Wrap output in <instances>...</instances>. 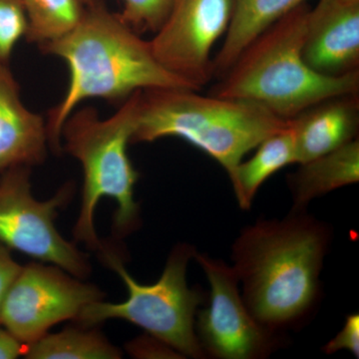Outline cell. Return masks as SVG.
I'll return each mask as SVG.
<instances>
[{
    "label": "cell",
    "mask_w": 359,
    "mask_h": 359,
    "mask_svg": "<svg viewBox=\"0 0 359 359\" xmlns=\"http://www.w3.org/2000/svg\"><path fill=\"white\" fill-rule=\"evenodd\" d=\"M290 123L294 135L297 164L327 154L358 139V93L321 101Z\"/></svg>",
    "instance_id": "obj_13"
},
{
    "label": "cell",
    "mask_w": 359,
    "mask_h": 359,
    "mask_svg": "<svg viewBox=\"0 0 359 359\" xmlns=\"http://www.w3.org/2000/svg\"><path fill=\"white\" fill-rule=\"evenodd\" d=\"M20 269L21 266L14 259L11 250L0 244V311L7 290Z\"/></svg>",
    "instance_id": "obj_23"
},
{
    "label": "cell",
    "mask_w": 359,
    "mask_h": 359,
    "mask_svg": "<svg viewBox=\"0 0 359 359\" xmlns=\"http://www.w3.org/2000/svg\"><path fill=\"white\" fill-rule=\"evenodd\" d=\"M302 56L327 76L359 71V0H318L309 11Z\"/></svg>",
    "instance_id": "obj_11"
},
{
    "label": "cell",
    "mask_w": 359,
    "mask_h": 359,
    "mask_svg": "<svg viewBox=\"0 0 359 359\" xmlns=\"http://www.w3.org/2000/svg\"><path fill=\"white\" fill-rule=\"evenodd\" d=\"M25 346L0 327V359H15L23 356Z\"/></svg>",
    "instance_id": "obj_24"
},
{
    "label": "cell",
    "mask_w": 359,
    "mask_h": 359,
    "mask_svg": "<svg viewBox=\"0 0 359 359\" xmlns=\"http://www.w3.org/2000/svg\"><path fill=\"white\" fill-rule=\"evenodd\" d=\"M126 349L136 358H184L173 347L148 334L131 340Z\"/></svg>",
    "instance_id": "obj_22"
},
{
    "label": "cell",
    "mask_w": 359,
    "mask_h": 359,
    "mask_svg": "<svg viewBox=\"0 0 359 359\" xmlns=\"http://www.w3.org/2000/svg\"><path fill=\"white\" fill-rule=\"evenodd\" d=\"M233 11V0H173L150 40L155 58L200 91L212 79V50L228 32Z\"/></svg>",
    "instance_id": "obj_10"
},
{
    "label": "cell",
    "mask_w": 359,
    "mask_h": 359,
    "mask_svg": "<svg viewBox=\"0 0 359 359\" xmlns=\"http://www.w3.org/2000/svg\"><path fill=\"white\" fill-rule=\"evenodd\" d=\"M140 94L137 91L130 96L106 119L93 107L75 109L61 129L62 150L75 158L83 171L81 204L73 236L94 252L103 245L94 224L97 205L103 198H111L117 204L113 219L116 238L126 237L140 226V207L134 197L139 173L127 152Z\"/></svg>",
    "instance_id": "obj_5"
},
{
    "label": "cell",
    "mask_w": 359,
    "mask_h": 359,
    "mask_svg": "<svg viewBox=\"0 0 359 359\" xmlns=\"http://www.w3.org/2000/svg\"><path fill=\"white\" fill-rule=\"evenodd\" d=\"M28 359H119L122 353L93 327H70L57 334L47 332L25 346Z\"/></svg>",
    "instance_id": "obj_17"
},
{
    "label": "cell",
    "mask_w": 359,
    "mask_h": 359,
    "mask_svg": "<svg viewBox=\"0 0 359 359\" xmlns=\"http://www.w3.org/2000/svg\"><path fill=\"white\" fill-rule=\"evenodd\" d=\"M332 228L306 210L283 219H259L231 248L241 294L257 323L276 334L297 330L316 316Z\"/></svg>",
    "instance_id": "obj_1"
},
{
    "label": "cell",
    "mask_w": 359,
    "mask_h": 359,
    "mask_svg": "<svg viewBox=\"0 0 359 359\" xmlns=\"http://www.w3.org/2000/svg\"><path fill=\"white\" fill-rule=\"evenodd\" d=\"M308 2L297 6L252 40L209 94L250 101L283 120L346 94L359 93V71L327 76L302 56Z\"/></svg>",
    "instance_id": "obj_3"
},
{
    "label": "cell",
    "mask_w": 359,
    "mask_h": 359,
    "mask_svg": "<svg viewBox=\"0 0 359 359\" xmlns=\"http://www.w3.org/2000/svg\"><path fill=\"white\" fill-rule=\"evenodd\" d=\"M91 0H83L85 4ZM173 0H123L122 20L139 34L156 32L166 20Z\"/></svg>",
    "instance_id": "obj_20"
},
{
    "label": "cell",
    "mask_w": 359,
    "mask_h": 359,
    "mask_svg": "<svg viewBox=\"0 0 359 359\" xmlns=\"http://www.w3.org/2000/svg\"><path fill=\"white\" fill-rule=\"evenodd\" d=\"M22 0H0V65L9 66L16 45L27 33Z\"/></svg>",
    "instance_id": "obj_19"
},
{
    "label": "cell",
    "mask_w": 359,
    "mask_h": 359,
    "mask_svg": "<svg viewBox=\"0 0 359 359\" xmlns=\"http://www.w3.org/2000/svg\"><path fill=\"white\" fill-rule=\"evenodd\" d=\"M306 2L308 0H233L230 27L212 58V78L223 77L252 40Z\"/></svg>",
    "instance_id": "obj_15"
},
{
    "label": "cell",
    "mask_w": 359,
    "mask_h": 359,
    "mask_svg": "<svg viewBox=\"0 0 359 359\" xmlns=\"http://www.w3.org/2000/svg\"><path fill=\"white\" fill-rule=\"evenodd\" d=\"M255 155L242 161L229 175L236 199L242 210H250L262 185L273 174L292 164H297L294 135L290 123L264 139Z\"/></svg>",
    "instance_id": "obj_16"
},
{
    "label": "cell",
    "mask_w": 359,
    "mask_h": 359,
    "mask_svg": "<svg viewBox=\"0 0 359 359\" xmlns=\"http://www.w3.org/2000/svg\"><path fill=\"white\" fill-rule=\"evenodd\" d=\"M48 148L46 120L26 107L11 67L0 65V173L41 165Z\"/></svg>",
    "instance_id": "obj_12"
},
{
    "label": "cell",
    "mask_w": 359,
    "mask_h": 359,
    "mask_svg": "<svg viewBox=\"0 0 359 359\" xmlns=\"http://www.w3.org/2000/svg\"><path fill=\"white\" fill-rule=\"evenodd\" d=\"M196 252L192 245L177 244L159 280L143 285L130 275L114 247L103 244L97 252L105 266L121 278L128 297L119 304L104 299L92 302L73 321L83 327H95L109 320L129 321L173 347L184 358H207L196 334V316L207 302L208 294L190 289L187 283L188 264Z\"/></svg>",
    "instance_id": "obj_6"
},
{
    "label": "cell",
    "mask_w": 359,
    "mask_h": 359,
    "mask_svg": "<svg viewBox=\"0 0 359 359\" xmlns=\"http://www.w3.org/2000/svg\"><path fill=\"white\" fill-rule=\"evenodd\" d=\"M323 353H337L340 351H348L358 358L359 355V316L358 313L348 314L344 327L334 339L323 347Z\"/></svg>",
    "instance_id": "obj_21"
},
{
    "label": "cell",
    "mask_w": 359,
    "mask_h": 359,
    "mask_svg": "<svg viewBox=\"0 0 359 359\" xmlns=\"http://www.w3.org/2000/svg\"><path fill=\"white\" fill-rule=\"evenodd\" d=\"M104 297L105 294L95 285L84 283L57 266L30 263L21 266L7 290L0 327L26 346L54 325L74 320L85 306Z\"/></svg>",
    "instance_id": "obj_9"
},
{
    "label": "cell",
    "mask_w": 359,
    "mask_h": 359,
    "mask_svg": "<svg viewBox=\"0 0 359 359\" xmlns=\"http://www.w3.org/2000/svg\"><path fill=\"white\" fill-rule=\"evenodd\" d=\"M198 92L183 88L141 91L131 144L177 137L217 161L230 175L264 139L289 126L290 121L256 103Z\"/></svg>",
    "instance_id": "obj_4"
},
{
    "label": "cell",
    "mask_w": 359,
    "mask_h": 359,
    "mask_svg": "<svg viewBox=\"0 0 359 359\" xmlns=\"http://www.w3.org/2000/svg\"><path fill=\"white\" fill-rule=\"evenodd\" d=\"M32 169L18 166L0 173V244L85 280L92 271L88 255L55 226L59 212L74 195V186L66 184L51 199L39 201L32 195Z\"/></svg>",
    "instance_id": "obj_7"
},
{
    "label": "cell",
    "mask_w": 359,
    "mask_h": 359,
    "mask_svg": "<svg viewBox=\"0 0 359 359\" xmlns=\"http://www.w3.org/2000/svg\"><path fill=\"white\" fill-rule=\"evenodd\" d=\"M287 177L292 210H306L311 201L359 181V141L299 164Z\"/></svg>",
    "instance_id": "obj_14"
},
{
    "label": "cell",
    "mask_w": 359,
    "mask_h": 359,
    "mask_svg": "<svg viewBox=\"0 0 359 359\" xmlns=\"http://www.w3.org/2000/svg\"><path fill=\"white\" fill-rule=\"evenodd\" d=\"M39 48L45 55L65 61L69 70L65 96L47 115L49 148L55 154L63 152L61 129L65 120L85 100L122 104L143 90H197L165 69L155 58L150 41L142 39L103 0L89 1L72 32Z\"/></svg>",
    "instance_id": "obj_2"
},
{
    "label": "cell",
    "mask_w": 359,
    "mask_h": 359,
    "mask_svg": "<svg viewBox=\"0 0 359 359\" xmlns=\"http://www.w3.org/2000/svg\"><path fill=\"white\" fill-rule=\"evenodd\" d=\"M194 259L210 285L207 306L196 316V334L205 358L264 359L283 346L285 335L259 325L250 313L231 266L198 252Z\"/></svg>",
    "instance_id": "obj_8"
},
{
    "label": "cell",
    "mask_w": 359,
    "mask_h": 359,
    "mask_svg": "<svg viewBox=\"0 0 359 359\" xmlns=\"http://www.w3.org/2000/svg\"><path fill=\"white\" fill-rule=\"evenodd\" d=\"M27 16L25 40L40 44L61 39L82 20L83 0H22Z\"/></svg>",
    "instance_id": "obj_18"
}]
</instances>
